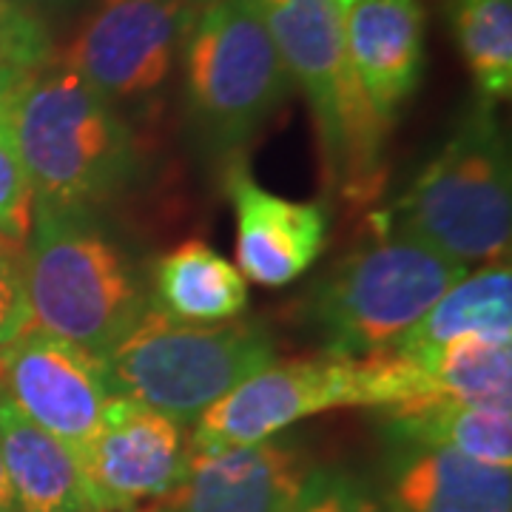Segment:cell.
Returning <instances> with one entry per match:
<instances>
[{"label":"cell","instance_id":"ba28073f","mask_svg":"<svg viewBox=\"0 0 512 512\" xmlns=\"http://www.w3.org/2000/svg\"><path fill=\"white\" fill-rule=\"evenodd\" d=\"M194 20L188 0H97L63 55V69L109 103L143 100L168 80Z\"/></svg>","mask_w":512,"mask_h":512},{"label":"cell","instance_id":"4fadbf2b","mask_svg":"<svg viewBox=\"0 0 512 512\" xmlns=\"http://www.w3.org/2000/svg\"><path fill=\"white\" fill-rule=\"evenodd\" d=\"M237 211V268L245 279L282 288L319 259L328 214L319 202H293L256 185L242 168L228 174Z\"/></svg>","mask_w":512,"mask_h":512},{"label":"cell","instance_id":"30bf717a","mask_svg":"<svg viewBox=\"0 0 512 512\" xmlns=\"http://www.w3.org/2000/svg\"><path fill=\"white\" fill-rule=\"evenodd\" d=\"M191 461V436L171 419L128 396H111L100 427L77 458L94 507L140 512L174 493Z\"/></svg>","mask_w":512,"mask_h":512},{"label":"cell","instance_id":"7a4b0ae2","mask_svg":"<svg viewBox=\"0 0 512 512\" xmlns=\"http://www.w3.org/2000/svg\"><path fill=\"white\" fill-rule=\"evenodd\" d=\"M20 276L32 325L100 359L151 305L126 251L92 214L37 200Z\"/></svg>","mask_w":512,"mask_h":512},{"label":"cell","instance_id":"f546056e","mask_svg":"<svg viewBox=\"0 0 512 512\" xmlns=\"http://www.w3.org/2000/svg\"><path fill=\"white\" fill-rule=\"evenodd\" d=\"M333 3H336V6H339L342 12H348V9L353 6V3H356V0H333Z\"/></svg>","mask_w":512,"mask_h":512},{"label":"cell","instance_id":"277c9868","mask_svg":"<svg viewBox=\"0 0 512 512\" xmlns=\"http://www.w3.org/2000/svg\"><path fill=\"white\" fill-rule=\"evenodd\" d=\"M510 188L507 143L493 103L481 100L399 200L390 225L464 265L501 262L510 254Z\"/></svg>","mask_w":512,"mask_h":512},{"label":"cell","instance_id":"52a82bcc","mask_svg":"<svg viewBox=\"0 0 512 512\" xmlns=\"http://www.w3.org/2000/svg\"><path fill=\"white\" fill-rule=\"evenodd\" d=\"M183 60L191 117L220 151L245 146L293 92L256 0H220L202 9Z\"/></svg>","mask_w":512,"mask_h":512},{"label":"cell","instance_id":"83f0119b","mask_svg":"<svg viewBox=\"0 0 512 512\" xmlns=\"http://www.w3.org/2000/svg\"><path fill=\"white\" fill-rule=\"evenodd\" d=\"M23 254V245L12 242V239L0 237V256H20Z\"/></svg>","mask_w":512,"mask_h":512},{"label":"cell","instance_id":"6da1fadb","mask_svg":"<svg viewBox=\"0 0 512 512\" xmlns=\"http://www.w3.org/2000/svg\"><path fill=\"white\" fill-rule=\"evenodd\" d=\"M9 126L37 202L92 214L134 180L137 143L126 117L63 66L26 80Z\"/></svg>","mask_w":512,"mask_h":512},{"label":"cell","instance_id":"ffe728a7","mask_svg":"<svg viewBox=\"0 0 512 512\" xmlns=\"http://www.w3.org/2000/svg\"><path fill=\"white\" fill-rule=\"evenodd\" d=\"M402 353H407V350H402ZM407 356H413L421 367V379H424V399L421 402L444 399V402L510 407V342L461 336V339H453L433 353H407Z\"/></svg>","mask_w":512,"mask_h":512},{"label":"cell","instance_id":"ac0fdd59","mask_svg":"<svg viewBox=\"0 0 512 512\" xmlns=\"http://www.w3.org/2000/svg\"><path fill=\"white\" fill-rule=\"evenodd\" d=\"M461 336L510 342L512 336V271L507 262H490L476 274L458 279L419 325L390 348L407 353H433Z\"/></svg>","mask_w":512,"mask_h":512},{"label":"cell","instance_id":"d6986e66","mask_svg":"<svg viewBox=\"0 0 512 512\" xmlns=\"http://www.w3.org/2000/svg\"><path fill=\"white\" fill-rule=\"evenodd\" d=\"M390 433L407 447H436L493 467L512 464V407L421 402L387 413Z\"/></svg>","mask_w":512,"mask_h":512},{"label":"cell","instance_id":"7c38bea8","mask_svg":"<svg viewBox=\"0 0 512 512\" xmlns=\"http://www.w3.org/2000/svg\"><path fill=\"white\" fill-rule=\"evenodd\" d=\"M311 461L285 441L191 453L185 478L154 504L157 512H293Z\"/></svg>","mask_w":512,"mask_h":512},{"label":"cell","instance_id":"8fae6325","mask_svg":"<svg viewBox=\"0 0 512 512\" xmlns=\"http://www.w3.org/2000/svg\"><path fill=\"white\" fill-rule=\"evenodd\" d=\"M0 390L74 458L94 439L111 399L100 356L43 328L26 330L0 362Z\"/></svg>","mask_w":512,"mask_h":512},{"label":"cell","instance_id":"d4e9b609","mask_svg":"<svg viewBox=\"0 0 512 512\" xmlns=\"http://www.w3.org/2000/svg\"><path fill=\"white\" fill-rule=\"evenodd\" d=\"M32 328V313L26 305L20 256H0V362L6 350Z\"/></svg>","mask_w":512,"mask_h":512},{"label":"cell","instance_id":"8992f818","mask_svg":"<svg viewBox=\"0 0 512 512\" xmlns=\"http://www.w3.org/2000/svg\"><path fill=\"white\" fill-rule=\"evenodd\" d=\"M467 274L470 265L387 222L316 288L311 316L328 353L367 356L402 339Z\"/></svg>","mask_w":512,"mask_h":512},{"label":"cell","instance_id":"f1b7e54d","mask_svg":"<svg viewBox=\"0 0 512 512\" xmlns=\"http://www.w3.org/2000/svg\"><path fill=\"white\" fill-rule=\"evenodd\" d=\"M194 9H197V15H200L202 9H208V6H214V3H220V0H188Z\"/></svg>","mask_w":512,"mask_h":512},{"label":"cell","instance_id":"9a60e30c","mask_svg":"<svg viewBox=\"0 0 512 512\" xmlns=\"http://www.w3.org/2000/svg\"><path fill=\"white\" fill-rule=\"evenodd\" d=\"M382 501L390 512H512V473L453 450L404 444Z\"/></svg>","mask_w":512,"mask_h":512},{"label":"cell","instance_id":"e0dca14e","mask_svg":"<svg viewBox=\"0 0 512 512\" xmlns=\"http://www.w3.org/2000/svg\"><path fill=\"white\" fill-rule=\"evenodd\" d=\"M154 308L177 322H231L248 305V285L234 262L200 239H188L154 262Z\"/></svg>","mask_w":512,"mask_h":512},{"label":"cell","instance_id":"3957f363","mask_svg":"<svg viewBox=\"0 0 512 512\" xmlns=\"http://www.w3.org/2000/svg\"><path fill=\"white\" fill-rule=\"evenodd\" d=\"M274 353L271 333L256 322L191 325L148 305L103 365L111 396L194 421L228 390L271 365Z\"/></svg>","mask_w":512,"mask_h":512},{"label":"cell","instance_id":"603a6c76","mask_svg":"<svg viewBox=\"0 0 512 512\" xmlns=\"http://www.w3.org/2000/svg\"><path fill=\"white\" fill-rule=\"evenodd\" d=\"M293 512H390L376 490L342 470H311Z\"/></svg>","mask_w":512,"mask_h":512},{"label":"cell","instance_id":"4316f807","mask_svg":"<svg viewBox=\"0 0 512 512\" xmlns=\"http://www.w3.org/2000/svg\"><path fill=\"white\" fill-rule=\"evenodd\" d=\"M0 512H18L15 493H12V484H9V476H6L3 453H0Z\"/></svg>","mask_w":512,"mask_h":512},{"label":"cell","instance_id":"7402d4cb","mask_svg":"<svg viewBox=\"0 0 512 512\" xmlns=\"http://www.w3.org/2000/svg\"><path fill=\"white\" fill-rule=\"evenodd\" d=\"M35 214V188L20 160L18 143L9 126V111L0 114V237L23 245Z\"/></svg>","mask_w":512,"mask_h":512},{"label":"cell","instance_id":"cb8c5ba5","mask_svg":"<svg viewBox=\"0 0 512 512\" xmlns=\"http://www.w3.org/2000/svg\"><path fill=\"white\" fill-rule=\"evenodd\" d=\"M0 57L23 72L46 69L52 57L46 26L15 0H0Z\"/></svg>","mask_w":512,"mask_h":512},{"label":"cell","instance_id":"4dcf8cb0","mask_svg":"<svg viewBox=\"0 0 512 512\" xmlns=\"http://www.w3.org/2000/svg\"><path fill=\"white\" fill-rule=\"evenodd\" d=\"M140 512H157L154 507H146V510H140Z\"/></svg>","mask_w":512,"mask_h":512},{"label":"cell","instance_id":"9c48e42d","mask_svg":"<svg viewBox=\"0 0 512 512\" xmlns=\"http://www.w3.org/2000/svg\"><path fill=\"white\" fill-rule=\"evenodd\" d=\"M333 407H362L356 356L322 353L279 365L271 362L194 419L191 453L259 444Z\"/></svg>","mask_w":512,"mask_h":512},{"label":"cell","instance_id":"484cf974","mask_svg":"<svg viewBox=\"0 0 512 512\" xmlns=\"http://www.w3.org/2000/svg\"><path fill=\"white\" fill-rule=\"evenodd\" d=\"M35 72H23L18 66H12L9 60L0 57V114H6L12 100L18 97V92L26 86V80Z\"/></svg>","mask_w":512,"mask_h":512},{"label":"cell","instance_id":"44dd1931","mask_svg":"<svg viewBox=\"0 0 512 512\" xmlns=\"http://www.w3.org/2000/svg\"><path fill=\"white\" fill-rule=\"evenodd\" d=\"M450 15L481 100H507L512 89V0H453Z\"/></svg>","mask_w":512,"mask_h":512},{"label":"cell","instance_id":"2e32d148","mask_svg":"<svg viewBox=\"0 0 512 512\" xmlns=\"http://www.w3.org/2000/svg\"><path fill=\"white\" fill-rule=\"evenodd\" d=\"M0 453L18 512H100L74 453L0 390Z\"/></svg>","mask_w":512,"mask_h":512},{"label":"cell","instance_id":"5bb4252c","mask_svg":"<svg viewBox=\"0 0 512 512\" xmlns=\"http://www.w3.org/2000/svg\"><path fill=\"white\" fill-rule=\"evenodd\" d=\"M345 43L362 92L390 126L424 72L421 0H356L345 12Z\"/></svg>","mask_w":512,"mask_h":512},{"label":"cell","instance_id":"5b68a950","mask_svg":"<svg viewBox=\"0 0 512 512\" xmlns=\"http://www.w3.org/2000/svg\"><path fill=\"white\" fill-rule=\"evenodd\" d=\"M293 86L308 97L330 180L367 194L387 123L362 92L345 43V12L333 0H256Z\"/></svg>","mask_w":512,"mask_h":512}]
</instances>
